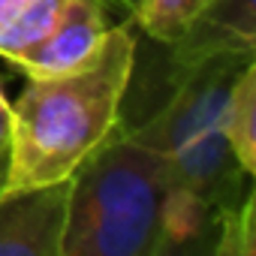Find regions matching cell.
Returning a JSON list of instances; mask_svg holds the SVG:
<instances>
[{
	"label": "cell",
	"mask_w": 256,
	"mask_h": 256,
	"mask_svg": "<svg viewBox=\"0 0 256 256\" xmlns=\"http://www.w3.org/2000/svg\"><path fill=\"white\" fill-rule=\"evenodd\" d=\"M70 178L0 193V256H60Z\"/></svg>",
	"instance_id": "277c9868"
},
{
	"label": "cell",
	"mask_w": 256,
	"mask_h": 256,
	"mask_svg": "<svg viewBox=\"0 0 256 256\" xmlns=\"http://www.w3.org/2000/svg\"><path fill=\"white\" fill-rule=\"evenodd\" d=\"M169 82L226 54L256 52V0H211L196 22L166 46Z\"/></svg>",
	"instance_id": "8992f818"
},
{
	"label": "cell",
	"mask_w": 256,
	"mask_h": 256,
	"mask_svg": "<svg viewBox=\"0 0 256 256\" xmlns=\"http://www.w3.org/2000/svg\"><path fill=\"white\" fill-rule=\"evenodd\" d=\"M112 28V12L100 0H66L48 34L12 60L28 78L64 76L96 58Z\"/></svg>",
	"instance_id": "5b68a950"
},
{
	"label": "cell",
	"mask_w": 256,
	"mask_h": 256,
	"mask_svg": "<svg viewBox=\"0 0 256 256\" xmlns=\"http://www.w3.org/2000/svg\"><path fill=\"white\" fill-rule=\"evenodd\" d=\"M4 187H6V166H0V193H4Z\"/></svg>",
	"instance_id": "5bb4252c"
},
{
	"label": "cell",
	"mask_w": 256,
	"mask_h": 256,
	"mask_svg": "<svg viewBox=\"0 0 256 256\" xmlns=\"http://www.w3.org/2000/svg\"><path fill=\"white\" fill-rule=\"evenodd\" d=\"M136 52V24L120 18L84 66L64 76L28 78V88L12 106L4 190L66 181L108 139L120 124V108L133 84Z\"/></svg>",
	"instance_id": "6da1fadb"
},
{
	"label": "cell",
	"mask_w": 256,
	"mask_h": 256,
	"mask_svg": "<svg viewBox=\"0 0 256 256\" xmlns=\"http://www.w3.org/2000/svg\"><path fill=\"white\" fill-rule=\"evenodd\" d=\"M10 145H12V102L4 94L0 84V166H6L10 160Z\"/></svg>",
	"instance_id": "7c38bea8"
},
{
	"label": "cell",
	"mask_w": 256,
	"mask_h": 256,
	"mask_svg": "<svg viewBox=\"0 0 256 256\" xmlns=\"http://www.w3.org/2000/svg\"><path fill=\"white\" fill-rule=\"evenodd\" d=\"M66 0H0V58L16 60L58 22Z\"/></svg>",
	"instance_id": "9c48e42d"
},
{
	"label": "cell",
	"mask_w": 256,
	"mask_h": 256,
	"mask_svg": "<svg viewBox=\"0 0 256 256\" xmlns=\"http://www.w3.org/2000/svg\"><path fill=\"white\" fill-rule=\"evenodd\" d=\"M253 54H226L187 70L169 82L163 106L145 124L133 126L139 139L166 157L172 184L214 199L223 211L238 205L253 181L235 163L220 126L226 90Z\"/></svg>",
	"instance_id": "3957f363"
},
{
	"label": "cell",
	"mask_w": 256,
	"mask_h": 256,
	"mask_svg": "<svg viewBox=\"0 0 256 256\" xmlns=\"http://www.w3.org/2000/svg\"><path fill=\"white\" fill-rule=\"evenodd\" d=\"M208 4L211 0H142L133 16V24L148 40L169 46L196 22V16Z\"/></svg>",
	"instance_id": "30bf717a"
},
{
	"label": "cell",
	"mask_w": 256,
	"mask_h": 256,
	"mask_svg": "<svg viewBox=\"0 0 256 256\" xmlns=\"http://www.w3.org/2000/svg\"><path fill=\"white\" fill-rule=\"evenodd\" d=\"M220 126L235 163L253 178L256 175V60L253 58L235 72L226 90Z\"/></svg>",
	"instance_id": "ba28073f"
},
{
	"label": "cell",
	"mask_w": 256,
	"mask_h": 256,
	"mask_svg": "<svg viewBox=\"0 0 256 256\" xmlns=\"http://www.w3.org/2000/svg\"><path fill=\"white\" fill-rule=\"evenodd\" d=\"M169 187L166 157L118 124L70 175L60 256H154Z\"/></svg>",
	"instance_id": "7a4b0ae2"
},
{
	"label": "cell",
	"mask_w": 256,
	"mask_h": 256,
	"mask_svg": "<svg viewBox=\"0 0 256 256\" xmlns=\"http://www.w3.org/2000/svg\"><path fill=\"white\" fill-rule=\"evenodd\" d=\"M100 4H102L108 12H118L120 18H130V22H133V16H136V10H139L142 0H100Z\"/></svg>",
	"instance_id": "4fadbf2b"
},
{
	"label": "cell",
	"mask_w": 256,
	"mask_h": 256,
	"mask_svg": "<svg viewBox=\"0 0 256 256\" xmlns=\"http://www.w3.org/2000/svg\"><path fill=\"white\" fill-rule=\"evenodd\" d=\"M214 256H256V196L253 187L244 199L220 214L217 238L211 247Z\"/></svg>",
	"instance_id": "8fae6325"
},
{
	"label": "cell",
	"mask_w": 256,
	"mask_h": 256,
	"mask_svg": "<svg viewBox=\"0 0 256 256\" xmlns=\"http://www.w3.org/2000/svg\"><path fill=\"white\" fill-rule=\"evenodd\" d=\"M223 208L181 184H172L163 211H160V232L154 256H187V253H211L217 238Z\"/></svg>",
	"instance_id": "52a82bcc"
}]
</instances>
